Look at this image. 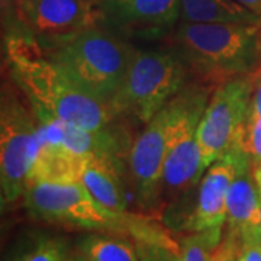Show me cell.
<instances>
[{
	"mask_svg": "<svg viewBox=\"0 0 261 261\" xmlns=\"http://www.w3.org/2000/svg\"><path fill=\"white\" fill-rule=\"evenodd\" d=\"M10 77L35 112L84 129H100L116 118L111 106L96 100L51 61L29 34H12L5 45Z\"/></svg>",
	"mask_w": 261,
	"mask_h": 261,
	"instance_id": "obj_1",
	"label": "cell"
},
{
	"mask_svg": "<svg viewBox=\"0 0 261 261\" xmlns=\"http://www.w3.org/2000/svg\"><path fill=\"white\" fill-rule=\"evenodd\" d=\"M196 83L218 87L252 73L261 61V23L180 22L170 37Z\"/></svg>",
	"mask_w": 261,
	"mask_h": 261,
	"instance_id": "obj_2",
	"label": "cell"
},
{
	"mask_svg": "<svg viewBox=\"0 0 261 261\" xmlns=\"http://www.w3.org/2000/svg\"><path fill=\"white\" fill-rule=\"evenodd\" d=\"M23 205L32 218L49 224L125 235L135 243L170 240L163 226L148 216L109 211L90 195L82 181L31 183L23 195Z\"/></svg>",
	"mask_w": 261,
	"mask_h": 261,
	"instance_id": "obj_3",
	"label": "cell"
},
{
	"mask_svg": "<svg viewBox=\"0 0 261 261\" xmlns=\"http://www.w3.org/2000/svg\"><path fill=\"white\" fill-rule=\"evenodd\" d=\"M211 87L187 84L145 125L129 149V171L138 203L144 211L161 206L163 171L170 149L185 130L197 125L209 102Z\"/></svg>",
	"mask_w": 261,
	"mask_h": 261,
	"instance_id": "obj_4",
	"label": "cell"
},
{
	"mask_svg": "<svg viewBox=\"0 0 261 261\" xmlns=\"http://www.w3.org/2000/svg\"><path fill=\"white\" fill-rule=\"evenodd\" d=\"M44 54L79 87L111 106L135 49L100 27L64 38L38 41Z\"/></svg>",
	"mask_w": 261,
	"mask_h": 261,
	"instance_id": "obj_5",
	"label": "cell"
},
{
	"mask_svg": "<svg viewBox=\"0 0 261 261\" xmlns=\"http://www.w3.org/2000/svg\"><path fill=\"white\" fill-rule=\"evenodd\" d=\"M189 70L171 49L137 51L111 108L147 125L189 84Z\"/></svg>",
	"mask_w": 261,
	"mask_h": 261,
	"instance_id": "obj_6",
	"label": "cell"
},
{
	"mask_svg": "<svg viewBox=\"0 0 261 261\" xmlns=\"http://www.w3.org/2000/svg\"><path fill=\"white\" fill-rule=\"evenodd\" d=\"M41 145L39 125L34 109L9 83L0 97V195L2 205L23 197L29 174Z\"/></svg>",
	"mask_w": 261,
	"mask_h": 261,
	"instance_id": "obj_7",
	"label": "cell"
},
{
	"mask_svg": "<svg viewBox=\"0 0 261 261\" xmlns=\"http://www.w3.org/2000/svg\"><path fill=\"white\" fill-rule=\"evenodd\" d=\"M251 96L250 74L235 77L215 87L196 132L202 151L203 171L221 159L243 134L250 112Z\"/></svg>",
	"mask_w": 261,
	"mask_h": 261,
	"instance_id": "obj_8",
	"label": "cell"
},
{
	"mask_svg": "<svg viewBox=\"0 0 261 261\" xmlns=\"http://www.w3.org/2000/svg\"><path fill=\"white\" fill-rule=\"evenodd\" d=\"M15 3L19 23L39 41L68 37L105 22L100 0H15Z\"/></svg>",
	"mask_w": 261,
	"mask_h": 261,
	"instance_id": "obj_9",
	"label": "cell"
},
{
	"mask_svg": "<svg viewBox=\"0 0 261 261\" xmlns=\"http://www.w3.org/2000/svg\"><path fill=\"white\" fill-rule=\"evenodd\" d=\"M250 154L243 144V134L221 159L206 168L197 186L196 205L187 218L185 228L190 232L212 228H224L226 224V199L237 171Z\"/></svg>",
	"mask_w": 261,
	"mask_h": 261,
	"instance_id": "obj_10",
	"label": "cell"
},
{
	"mask_svg": "<svg viewBox=\"0 0 261 261\" xmlns=\"http://www.w3.org/2000/svg\"><path fill=\"white\" fill-rule=\"evenodd\" d=\"M199 125V123H197ZM197 125L189 126L168 152L161 183V206L181 200L199 186L205 171L197 141Z\"/></svg>",
	"mask_w": 261,
	"mask_h": 261,
	"instance_id": "obj_11",
	"label": "cell"
},
{
	"mask_svg": "<svg viewBox=\"0 0 261 261\" xmlns=\"http://www.w3.org/2000/svg\"><path fill=\"white\" fill-rule=\"evenodd\" d=\"M105 22L132 32H160L180 20V0H100Z\"/></svg>",
	"mask_w": 261,
	"mask_h": 261,
	"instance_id": "obj_12",
	"label": "cell"
},
{
	"mask_svg": "<svg viewBox=\"0 0 261 261\" xmlns=\"http://www.w3.org/2000/svg\"><path fill=\"white\" fill-rule=\"evenodd\" d=\"M252 167L251 157L244 160L228 192L225 235L231 238H240L245 229L261 225L260 193Z\"/></svg>",
	"mask_w": 261,
	"mask_h": 261,
	"instance_id": "obj_13",
	"label": "cell"
},
{
	"mask_svg": "<svg viewBox=\"0 0 261 261\" xmlns=\"http://www.w3.org/2000/svg\"><path fill=\"white\" fill-rule=\"evenodd\" d=\"M118 160L113 157H87L82 183L90 195L109 211L129 214Z\"/></svg>",
	"mask_w": 261,
	"mask_h": 261,
	"instance_id": "obj_14",
	"label": "cell"
},
{
	"mask_svg": "<svg viewBox=\"0 0 261 261\" xmlns=\"http://www.w3.org/2000/svg\"><path fill=\"white\" fill-rule=\"evenodd\" d=\"M86 159L74 154L60 142L41 140L39 151L29 174L31 183H74L82 181Z\"/></svg>",
	"mask_w": 261,
	"mask_h": 261,
	"instance_id": "obj_15",
	"label": "cell"
},
{
	"mask_svg": "<svg viewBox=\"0 0 261 261\" xmlns=\"http://www.w3.org/2000/svg\"><path fill=\"white\" fill-rule=\"evenodd\" d=\"M180 22L255 25L261 18L237 0H180Z\"/></svg>",
	"mask_w": 261,
	"mask_h": 261,
	"instance_id": "obj_16",
	"label": "cell"
},
{
	"mask_svg": "<svg viewBox=\"0 0 261 261\" xmlns=\"http://www.w3.org/2000/svg\"><path fill=\"white\" fill-rule=\"evenodd\" d=\"M79 257L86 261H141L138 247L125 235L94 232L79 244Z\"/></svg>",
	"mask_w": 261,
	"mask_h": 261,
	"instance_id": "obj_17",
	"label": "cell"
},
{
	"mask_svg": "<svg viewBox=\"0 0 261 261\" xmlns=\"http://www.w3.org/2000/svg\"><path fill=\"white\" fill-rule=\"evenodd\" d=\"M224 228H212L189 233L178 244V261H214Z\"/></svg>",
	"mask_w": 261,
	"mask_h": 261,
	"instance_id": "obj_18",
	"label": "cell"
},
{
	"mask_svg": "<svg viewBox=\"0 0 261 261\" xmlns=\"http://www.w3.org/2000/svg\"><path fill=\"white\" fill-rule=\"evenodd\" d=\"M141 261H178V245L173 241L137 243Z\"/></svg>",
	"mask_w": 261,
	"mask_h": 261,
	"instance_id": "obj_19",
	"label": "cell"
},
{
	"mask_svg": "<svg viewBox=\"0 0 261 261\" xmlns=\"http://www.w3.org/2000/svg\"><path fill=\"white\" fill-rule=\"evenodd\" d=\"M232 261H261V225L241 233Z\"/></svg>",
	"mask_w": 261,
	"mask_h": 261,
	"instance_id": "obj_20",
	"label": "cell"
},
{
	"mask_svg": "<svg viewBox=\"0 0 261 261\" xmlns=\"http://www.w3.org/2000/svg\"><path fill=\"white\" fill-rule=\"evenodd\" d=\"M18 261H74L64 247V244L58 241H42Z\"/></svg>",
	"mask_w": 261,
	"mask_h": 261,
	"instance_id": "obj_21",
	"label": "cell"
},
{
	"mask_svg": "<svg viewBox=\"0 0 261 261\" xmlns=\"http://www.w3.org/2000/svg\"><path fill=\"white\" fill-rule=\"evenodd\" d=\"M243 144L250 154L252 164L261 163V115H250L244 125Z\"/></svg>",
	"mask_w": 261,
	"mask_h": 261,
	"instance_id": "obj_22",
	"label": "cell"
},
{
	"mask_svg": "<svg viewBox=\"0 0 261 261\" xmlns=\"http://www.w3.org/2000/svg\"><path fill=\"white\" fill-rule=\"evenodd\" d=\"M250 79L252 83L251 105H250V115H261V71L254 70L250 73Z\"/></svg>",
	"mask_w": 261,
	"mask_h": 261,
	"instance_id": "obj_23",
	"label": "cell"
},
{
	"mask_svg": "<svg viewBox=\"0 0 261 261\" xmlns=\"http://www.w3.org/2000/svg\"><path fill=\"white\" fill-rule=\"evenodd\" d=\"M237 2L261 18V0H237Z\"/></svg>",
	"mask_w": 261,
	"mask_h": 261,
	"instance_id": "obj_24",
	"label": "cell"
},
{
	"mask_svg": "<svg viewBox=\"0 0 261 261\" xmlns=\"http://www.w3.org/2000/svg\"><path fill=\"white\" fill-rule=\"evenodd\" d=\"M74 261H86V260H83L82 257H79V255H77V257L74 258Z\"/></svg>",
	"mask_w": 261,
	"mask_h": 261,
	"instance_id": "obj_25",
	"label": "cell"
},
{
	"mask_svg": "<svg viewBox=\"0 0 261 261\" xmlns=\"http://www.w3.org/2000/svg\"><path fill=\"white\" fill-rule=\"evenodd\" d=\"M258 187V186H257ZM258 193H260V205H261V187H258Z\"/></svg>",
	"mask_w": 261,
	"mask_h": 261,
	"instance_id": "obj_26",
	"label": "cell"
},
{
	"mask_svg": "<svg viewBox=\"0 0 261 261\" xmlns=\"http://www.w3.org/2000/svg\"><path fill=\"white\" fill-rule=\"evenodd\" d=\"M257 70H260V71H261V61H260V64L257 65Z\"/></svg>",
	"mask_w": 261,
	"mask_h": 261,
	"instance_id": "obj_27",
	"label": "cell"
}]
</instances>
